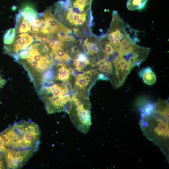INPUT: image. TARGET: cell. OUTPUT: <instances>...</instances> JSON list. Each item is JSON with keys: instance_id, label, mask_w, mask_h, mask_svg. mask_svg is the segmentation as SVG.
I'll use <instances>...</instances> for the list:
<instances>
[{"instance_id": "cell-2", "label": "cell", "mask_w": 169, "mask_h": 169, "mask_svg": "<svg viewBox=\"0 0 169 169\" xmlns=\"http://www.w3.org/2000/svg\"><path fill=\"white\" fill-rule=\"evenodd\" d=\"M139 124L143 134L157 145L169 161V103L159 98L142 110Z\"/></svg>"}, {"instance_id": "cell-3", "label": "cell", "mask_w": 169, "mask_h": 169, "mask_svg": "<svg viewBox=\"0 0 169 169\" xmlns=\"http://www.w3.org/2000/svg\"><path fill=\"white\" fill-rule=\"evenodd\" d=\"M93 0H61L54 5V16L72 34L83 38L92 34Z\"/></svg>"}, {"instance_id": "cell-11", "label": "cell", "mask_w": 169, "mask_h": 169, "mask_svg": "<svg viewBox=\"0 0 169 169\" xmlns=\"http://www.w3.org/2000/svg\"><path fill=\"white\" fill-rule=\"evenodd\" d=\"M74 68L77 71H82L89 65H93L90 62L87 55L82 52H79L77 54L73 63Z\"/></svg>"}, {"instance_id": "cell-14", "label": "cell", "mask_w": 169, "mask_h": 169, "mask_svg": "<svg viewBox=\"0 0 169 169\" xmlns=\"http://www.w3.org/2000/svg\"><path fill=\"white\" fill-rule=\"evenodd\" d=\"M140 77L144 82L148 85L153 84L156 81V75L151 68L149 67L143 68L139 72Z\"/></svg>"}, {"instance_id": "cell-17", "label": "cell", "mask_w": 169, "mask_h": 169, "mask_svg": "<svg viewBox=\"0 0 169 169\" xmlns=\"http://www.w3.org/2000/svg\"><path fill=\"white\" fill-rule=\"evenodd\" d=\"M16 34L15 28L7 30L3 36L4 45L8 46L12 44L15 40Z\"/></svg>"}, {"instance_id": "cell-19", "label": "cell", "mask_w": 169, "mask_h": 169, "mask_svg": "<svg viewBox=\"0 0 169 169\" xmlns=\"http://www.w3.org/2000/svg\"><path fill=\"white\" fill-rule=\"evenodd\" d=\"M5 168H7V165L4 156L0 152V169Z\"/></svg>"}, {"instance_id": "cell-16", "label": "cell", "mask_w": 169, "mask_h": 169, "mask_svg": "<svg viewBox=\"0 0 169 169\" xmlns=\"http://www.w3.org/2000/svg\"><path fill=\"white\" fill-rule=\"evenodd\" d=\"M148 0H128L126 7L130 10H140L145 7Z\"/></svg>"}, {"instance_id": "cell-18", "label": "cell", "mask_w": 169, "mask_h": 169, "mask_svg": "<svg viewBox=\"0 0 169 169\" xmlns=\"http://www.w3.org/2000/svg\"><path fill=\"white\" fill-rule=\"evenodd\" d=\"M99 70L103 73L111 74L113 70L112 63L110 61H105L100 65Z\"/></svg>"}, {"instance_id": "cell-10", "label": "cell", "mask_w": 169, "mask_h": 169, "mask_svg": "<svg viewBox=\"0 0 169 169\" xmlns=\"http://www.w3.org/2000/svg\"><path fill=\"white\" fill-rule=\"evenodd\" d=\"M96 74V73L94 71L89 70L77 75L75 86L79 91H80V95H83V94H84V92L90 84L92 78Z\"/></svg>"}, {"instance_id": "cell-20", "label": "cell", "mask_w": 169, "mask_h": 169, "mask_svg": "<svg viewBox=\"0 0 169 169\" xmlns=\"http://www.w3.org/2000/svg\"><path fill=\"white\" fill-rule=\"evenodd\" d=\"M6 82V80L0 77V89L3 87Z\"/></svg>"}, {"instance_id": "cell-12", "label": "cell", "mask_w": 169, "mask_h": 169, "mask_svg": "<svg viewBox=\"0 0 169 169\" xmlns=\"http://www.w3.org/2000/svg\"><path fill=\"white\" fill-rule=\"evenodd\" d=\"M15 28L17 34L25 33H31L32 32L30 25L19 12L16 15Z\"/></svg>"}, {"instance_id": "cell-9", "label": "cell", "mask_w": 169, "mask_h": 169, "mask_svg": "<svg viewBox=\"0 0 169 169\" xmlns=\"http://www.w3.org/2000/svg\"><path fill=\"white\" fill-rule=\"evenodd\" d=\"M52 8L49 7L42 13V16L49 35L51 36L63 26L57 21L52 13Z\"/></svg>"}, {"instance_id": "cell-8", "label": "cell", "mask_w": 169, "mask_h": 169, "mask_svg": "<svg viewBox=\"0 0 169 169\" xmlns=\"http://www.w3.org/2000/svg\"><path fill=\"white\" fill-rule=\"evenodd\" d=\"M150 50L148 48L138 45L132 51L121 57L123 58L126 63L132 67L139 66L141 62L146 60Z\"/></svg>"}, {"instance_id": "cell-1", "label": "cell", "mask_w": 169, "mask_h": 169, "mask_svg": "<svg viewBox=\"0 0 169 169\" xmlns=\"http://www.w3.org/2000/svg\"><path fill=\"white\" fill-rule=\"evenodd\" d=\"M41 132L38 125L31 120L15 122L0 133V142L5 148L7 168L23 167L38 150Z\"/></svg>"}, {"instance_id": "cell-4", "label": "cell", "mask_w": 169, "mask_h": 169, "mask_svg": "<svg viewBox=\"0 0 169 169\" xmlns=\"http://www.w3.org/2000/svg\"><path fill=\"white\" fill-rule=\"evenodd\" d=\"M67 85L44 81L39 90L47 112L51 114L67 110L71 98Z\"/></svg>"}, {"instance_id": "cell-15", "label": "cell", "mask_w": 169, "mask_h": 169, "mask_svg": "<svg viewBox=\"0 0 169 169\" xmlns=\"http://www.w3.org/2000/svg\"><path fill=\"white\" fill-rule=\"evenodd\" d=\"M63 46L54 51L51 52V53L54 59L58 60L60 62L62 61H68L71 59V58L67 53L64 51L62 48Z\"/></svg>"}, {"instance_id": "cell-6", "label": "cell", "mask_w": 169, "mask_h": 169, "mask_svg": "<svg viewBox=\"0 0 169 169\" xmlns=\"http://www.w3.org/2000/svg\"><path fill=\"white\" fill-rule=\"evenodd\" d=\"M111 22L107 33L101 37L110 44L114 51L117 52L120 42L127 32L125 23L119 15L117 11H113Z\"/></svg>"}, {"instance_id": "cell-5", "label": "cell", "mask_w": 169, "mask_h": 169, "mask_svg": "<svg viewBox=\"0 0 169 169\" xmlns=\"http://www.w3.org/2000/svg\"><path fill=\"white\" fill-rule=\"evenodd\" d=\"M76 94L73 95L67 111L75 127L85 134L91 124L90 105L88 98Z\"/></svg>"}, {"instance_id": "cell-13", "label": "cell", "mask_w": 169, "mask_h": 169, "mask_svg": "<svg viewBox=\"0 0 169 169\" xmlns=\"http://www.w3.org/2000/svg\"><path fill=\"white\" fill-rule=\"evenodd\" d=\"M55 79L62 82H66L69 79L70 69L65 64H59L57 65Z\"/></svg>"}, {"instance_id": "cell-7", "label": "cell", "mask_w": 169, "mask_h": 169, "mask_svg": "<svg viewBox=\"0 0 169 169\" xmlns=\"http://www.w3.org/2000/svg\"><path fill=\"white\" fill-rule=\"evenodd\" d=\"M32 35L29 33H22L18 35L12 44L3 46L4 53L12 56L26 49L34 41Z\"/></svg>"}]
</instances>
